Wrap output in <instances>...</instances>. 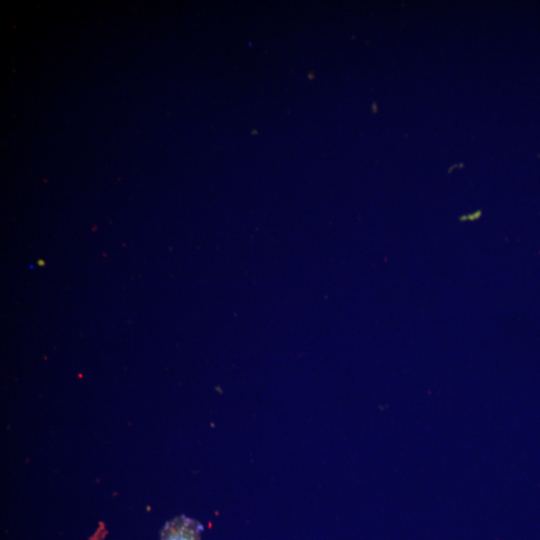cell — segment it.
<instances>
[{"label":"cell","instance_id":"6da1fadb","mask_svg":"<svg viewBox=\"0 0 540 540\" xmlns=\"http://www.w3.org/2000/svg\"><path fill=\"white\" fill-rule=\"evenodd\" d=\"M202 525L187 516H178L166 523L161 540H200Z\"/></svg>","mask_w":540,"mask_h":540}]
</instances>
